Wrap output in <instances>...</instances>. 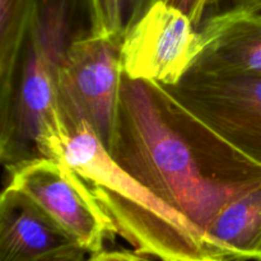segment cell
Returning <instances> with one entry per match:
<instances>
[{"label":"cell","instance_id":"obj_14","mask_svg":"<svg viewBox=\"0 0 261 261\" xmlns=\"http://www.w3.org/2000/svg\"><path fill=\"white\" fill-rule=\"evenodd\" d=\"M155 0H121L124 36Z\"/></svg>","mask_w":261,"mask_h":261},{"label":"cell","instance_id":"obj_8","mask_svg":"<svg viewBox=\"0 0 261 261\" xmlns=\"http://www.w3.org/2000/svg\"><path fill=\"white\" fill-rule=\"evenodd\" d=\"M189 73L261 76V14L231 7L206 18Z\"/></svg>","mask_w":261,"mask_h":261},{"label":"cell","instance_id":"obj_4","mask_svg":"<svg viewBox=\"0 0 261 261\" xmlns=\"http://www.w3.org/2000/svg\"><path fill=\"white\" fill-rule=\"evenodd\" d=\"M121 40L75 41L59 73L58 103L66 133L86 122L109 152L115 144L122 82Z\"/></svg>","mask_w":261,"mask_h":261},{"label":"cell","instance_id":"obj_16","mask_svg":"<svg viewBox=\"0 0 261 261\" xmlns=\"http://www.w3.org/2000/svg\"><path fill=\"white\" fill-rule=\"evenodd\" d=\"M91 261H148L138 252L126 250H102L92 255Z\"/></svg>","mask_w":261,"mask_h":261},{"label":"cell","instance_id":"obj_5","mask_svg":"<svg viewBox=\"0 0 261 261\" xmlns=\"http://www.w3.org/2000/svg\"><path fill=\"white\" fill-rule=\"evenodd\" d=\"M10 186L35 200L78 246L91 255L117 234L81 177L64 161L40 158L10 175Z\"/></svg>","mask_w":261,"mask_h":261},{"label":"cell","instance_id":"obj_13","mask_svg":"<svg viewBox=\"0 0 261 261\" xmlns=\"http://www.w3.org/2000/svg\"><path fill=\"white\" fill-rule=\"evenodd\" d=\"M163 2L182 10L199 30L204 20L206 19L205 13L216 0H163Z\"/></svg>","mask_w":261,"mask_h":261},{"label":"cell","instance_id":"obj_11","mask_svg":"<svg viewBox=\"0 0 261 261\" xmlns=\"http://www.w3.org/2000/svg\"><path fill=\"white\" fill-rule=\"evenodd\" d=\"M32 0H0V101L9 94L30 22Z\"/></svg>","mask_w":261,"mask_h":261},{"label":"cell","instance_id":"obj_6","mask_svg":"<svg viewBox=\"0 0 261 261\" xmlns=\"http://www.w3.org/2000/svg\"><path fill=\"white\" fill-rule=\"evenodd\" d=\"M199 30L178 8L155 0L125 33L124 73L165 87L180 83L198 55Z\"/></svg>","mask_w":261,"mask_h":261},{"label":"cell","instance_id":"obj_10","mask_svg":"<svg viewBox=\"0 0 261 261\" xmlns=\"http://www.w3.org/2000/svg\"><path fill=\"white\" fill-rule=\"evenodd\" d=\"M208 236L228 261H261V185L227 204Z\"/></svg>","mask_w":261,"mask_h":261},{"label":"cell","instance_id":"obj_2","mask_svg":"<svg viewBox=\"0 0 261 261\" xmlns=\"http://www.w3.org/2000/svg\"><path fill=\"white\" fill-rule=\"evenodd\" d=\"M93 33L88 0H32L12 88L0 101V160L10 175L40 158L63 161L69 134L59 73L70 46Z\"/></svg>","mask_w":261,"mask_h":261},{"label":"cell","instance_id":"obj_15","mask_svg":"<svg viewBox=\"0 0 261 261\" xmlns=\"http://www.w3.org/2000/svg\"><path fill=\"white\" fill-rule=\"evenodd\" d=\"M91 256L92 255L83 247L78 245H71L35 261H91Z\"/></svg>","mask_w":261,"mask_h":261},{"label":"cell","instance_id":"obj_9","mask_svg":"<svg viewBox=\"0 0 261 261\" xmlns=\"http://www.w3.org/2000/svg\"><path fill=\"white\" fill-rule=\"evenodd\" d=\"M76 245L27 194L8 185L0 198V261H35Z\"/></svg>","mask_w":261,"mask_h":261},{"label":"cell","instance_id":"obj_17","mask_svg":"<svg viewBox=\"0 0 261 261\" xmlns=\"http://www.w3.org/2000/svg\"><path fill=\"white\" fill-rule=\"evenodd\" d=\"M232 7L261 14V0H232Z\"/></svg>","mask_w":261,"mask_h":261},{"label":"cell","instance_id":"obj_7","mask_svg":"<svg viewBox=\"0 0 261 261\" xmlns=\"http://www.w3.org/2000/svg\"><path fill=\"white\" fill-rule=\"evenodd\" d=\"M240 152L261 165V76L188 73L166 87Z\"/></svg>","mask_w":261,"mask_h":261},{"label":"cell","instance_id":"obj_3","mask_svg":"<svg viewBox=\"0 0 261 261\" xmlns=\"http://www.w3.org/2000/svg\"><path fill=\"white\" fill-rule=\"evenodd\" d=\"M63 161L139 255L158 261H228L204 232L125 171L86 122L69 133Z\"/></svg>","mask_w":261,"mask_h":261},{"label":"cell","instance_id":"obj_1","mask_svg":"<svg viewBox=\"0 0 261 261\" xmlns=\"http://www.w3.org/2000/svg\"><path fill=\"white\" fill-rule=\"evenodd\" d=\"M109 153L206 236L227 204L261 185V165L227 142L165 86L125 73L116 138Z\"/></svg>","mask_w":261,"mask_h":261},{"label":"cell","instance_id":"obj_12","mask_svg":"<svg viewBox=\"0 0 261 261\" xmlns=\"http://www.w3.org/2000/svg\"><path fill=\"white\" fill-rule=\"evenodd\" d=\"M93 18L94 35L103 37L124 38L121 0H88Z\"/></svg>","mask_w":261,"mask_h":261}]
</instances>
